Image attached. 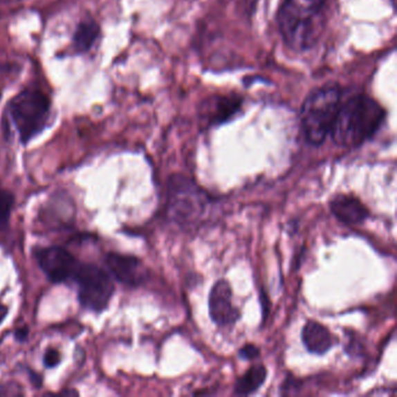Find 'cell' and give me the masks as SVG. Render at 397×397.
<instances>
[{
  "instance_id": "obj_1",
  "label": "cell",
  "mask_w": 397,
  "mask_h": 397,
  "mask_svg": "<svg viewBox=\"0 0 397 397\" xmlns=\"http://www.w3.org/2000/svg\"><path fill=\"white\" fill-rule=\"evenodd\" d=\"M385 118L381 104L366 95H356L340 104L330 134L340 147H359L379 131Z\"/></svg>"
},
{
  "instance_id": "obj_2",
  "label": "cell",
  "mask_w": 397,
  "mask_h": 397,
  "mask_svg": "<svg viewBox=\"0 0 397 397\" xmlns=\"http://www.w3.org/2000/svg\"><path fill=\"white\" fill-rule=\"evenodd\" d=\"M326 0H284L277 25L284 44L295 52L313 48L320 34Z\"/></svg>"
},
{
  "instance_id": "obj_3",
  "label": "cell",
  "mask_w": 397,
  "mask_h": 397,
  "mask_svg": "<svg viewBox=\"0 0 397 397\" xmlns=\"http://www.w3.org/2000/svg\"><path fill=\"white\" fill-rule=\"evenodd\" d=\"M340 104L342 90L335 83H329L310 91L301 109L302 132L308 144H324L331 133Z\"/></svg>"
},
{
  "instance_id": "obj_4",
  "label": "cell",
  "mask_w": 397,
  "mask_h": 397,
  "mask_svg": "<svg viewBox=\"0 0 397 397\" xmlns=\"http://www.w3.org/2000/svg\"><path fill=\"white\" fill-rule=\"evenodd\" d=\"M49 109L48 98L37 90H25L11 100L12 122L24 144L44 129L48 120Z\"/></svg>"
},
{
  "instance_id": "obj_5",
  "label": "cell",
  "mask_w": 397,
  "mask_h": 397,
  "mask_svg": "<svg viewBox=\"0 0 397 397\" xmlns=\"http://www.w3.org/2000/svg\"><path fill=\"white\" fill-rule=\"evenodd\" d=\"M207 204L205 192L188 177L175 175L168 183V214L182 226L202 217Z\"/></svg>"
},
{
  "instance_id": "obj_6",
  "label": "cell",
  "mask_w": 397,
  "mask_h": 397,
  "mask_svg": "<svg viewBox=\"0 0 397 397\" xmlns=\"http://www.w3.org/2000/svg\"><path fill=\"white\" fill-rule=\"evenodd\" d=\"M74 281L83 308L95 313L107 309L114 293L113 281L109 273L93 264L80 262Z\"/></svg>"
},
{
  "instance_id": "obj_7",
  "label": "cell",
  "mask_w": 397,
  "mask_h": 397,
  "mask_svg": "<svg viewBox=\"0 0 397 397\" xmlns=\"http://www.w3.org/2000/svg\"><path fill=\"white\" fill-rule=\"evenodd\" d=\"M39 267L54 284L74 279L80 261L66 248L59 246L42 247L35 252Z\"/></svg>"
},
{
  "instance_id": "obj_8",
  "label": "cell",
  "mask_w": 397,
  "mask_h": 397,
  "mask_svg": "<svg viewBox=\"0 0 397 397\" xmlns=\"http://www.w3.org/2000/svg\"><path fill=\"white\" fill-rule=\"evenodd\" d=\"M105 264L114 279L127 287H139L147 277L142 262L132 255L110 252L105 257Z\"/></svg>"
},
{
  "instance_id": "obj_9",
  "label": "cell",
  "mask_w": 397,
  "mask_h": 397,
  "mask_svg": "<svg viewBox=\"0 0 397 397\" xmlns=\"http://www.w3.org/2000/svg\"><path fill=\"white\" fill-rule=\"evenodd\" d=\"M209 311L211 320L221 326H228L239 320V310L232 303V289L228 281L219 279L210 291Z\"/></svg>"
},
{
  "instance_id": "obj_10",
  "label": "cell",
  "mask_w": 397,
  "mask_h": 397,
  "mask_svg": "<svg viewBox=\"0 0 397 397\" xmlns=\"http://www.w3.org/2000/svg\"><path fill=\"white\" fill-rule=\"evenodd\" d=\"M332 214L346 225H360L369 217V211L360 199L352 195L339 194L330 203Z\"/></svg>"
},
{
  "instance_id": "obj_11",
  "label": "cell",
  "mask_w": 397,
  "mask_h": 397,
  "mask_svg": "<svg viewBox=\"0 0 397 397\" xmlns=\"http://www.w3.org/2000/svg\"><path fill=\"white\" fill-rule=\"evenodd\" d=\"M241 100L238 97L214 96L209 97L202 104V116L210 125H218L228 122L234 114L238 113Z\"/></svg>"
},
{
  "instance_id": "obj_12",
  "label": "cell",
  "mask_w": 397,
  "mask_h": 397,
  "mask_svg": "<svg viewBox=\"0 0 397 397\" xmlns=\"http://www.w3.org/2000/svg\"><path fill=\"white\" fill-rule=\"evenodd\" d=\"M302 342L310 353L323 356L333 345L331 332L323 324L309 320L302 331Z\"/></svg>"
},
{
  "instance_id": "obj_13",
  "label": "cell",
  "mask_w": 397,
  "mask_h": 397,
  "mask_svg": "<svg viewBox=\"0 0 397 397\" xmlns=\"http://www.w3.org/2000/svg\"><path fill=\"white\" fill-rule=\"evenodd\" d=\"M267 378V369L264 364H257L250 367L241 378L237 380L234 385V394L240 396H247L260 389Z\"/></svg>"
},
{
  "instance_id": "obj_14",
  "label": "cell",
  "mask_w": 397,
  "mask_h": 397,
  "mask_svg": "<svg viewBox=\"0 0 397 397\" xmlns=\"http://www.w3.org/2000/svg\"><path fill=\"white\" fill-rule=\"evenodd\" d=\"M100 34V27L92 20H84L78 25L75 32L74 44L80 53L88 52Z\"/></svg>"
},
{
  "instance_id": "obj_15",
  "label": "cell",
  "mask_w": 397,
  "mask_h": 397,
  "mask_svg": "<svg viewBox=\"0 0 397 397\" xmlns=\"http://www.w3.org/2000/svg\"><path fill=\"white\" fill-rule=\"evenodd\" d=\"M15 205V196L0 183V232L8 228Z\"/></svg>"
},
{
  "instance_id": "obj_16",
  "label": "cell",
  "mask_w": 397,
  "mask_h": 397,
  "mask_svg": "<svg viewBox=\"0 0 397 397\" xmlns=\"http://www.w3.org/2000/svg\"><path fill=\"white\" fill-rule=\"evenodd\" d=\"M61 361V354L55 349H49L44 356V364L46 367L53 368L57 366Z\"/></svg>"
},
{
  "instance_id": "obj_17",
  "label": "cell",
  "mask_w": 397,
  "mask_h": 397,
  "mask_svg": "<svg viewBox=\"0 0 397 397\" xmlns=\"http://www.w3.org/2000/svg\"><path fill=\"white\" fill-rule=\"evenodd\" d=\"M260 356V349L253 344H248V345L243 346V349L239 351V357L245 360H252Z\"/></svg>"
},
{
  "instance_id": "obj_18",
  "label": "cell",
  "mask_w": 397,
  "mask_h": 397,
  "mask_svg": "<svg viewBox=\"0 0 397 397\" xmlns=\"http://www.w3.org/2000/svg\"><path fill=\"white\" fill-rule=\"evenodd\" d=\"M0 395H22L21 387L15 385V382H8L5 386L0 387Z\"/></svg>"
},
{
  "instance_id": "obj_19",
  "label": "cell",
  "mask_w": 397,
  "mask_h": 397,
  "mask_svg": "<svg viewBox=\"0 0 397 397\" xmlns=\"http://www.w3.org/2000/svg\"><path fill=\"white\" fill-rule=\"evenodd\" d=\"M8 308L4 304L0 303V324L4 322L5 318L8 316Z\"/></svg>"
},
{
  "instance_id": "obj_20",
  "label": "cell",
  "mask_w": 397,
  "mask_h": 397,
  "mask_svg": "<svg viewBox=\"0 0 397 397\" xmlns=\"http://www.w3.org/2000/svg\"><path fill=\"white\" fill-rule=\"evenodd\" d=\"M246 1L247 10L250 12H253L254 8L257 6V0H245Z\"/></svg>"
},
{
  "instance_id": "obj_21",
  "label": "cell",
  "mask_w": 397,
  "mask_h": 397,
  "mask_svg": "<svg viewBox=\"0 0 397 397\" xmlns=\"http://www.w3.org/2000/svg\"><path fill=\"white\" fill-rule=\"evenodd\" d=\"M15 335H17L18 339H20V340H24V339L26 338L27 337V329H24V330H18Z\"/></svg>"
}]
</instances>
